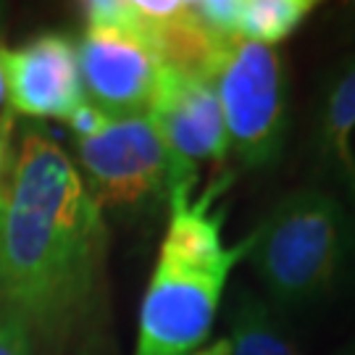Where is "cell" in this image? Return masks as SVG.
Segmentation results:
<instances>
[{
  "label": "cell",
  "instance_id": "18",
  "mask_svg": "<svg viewBox=\"0 0 355 355\" xmlns=\"http://www.w3.org/2000/svg\"><path fill=\"white\" fill-rule=\"evenodd\" d=\"M3 53H6V48H0V105H3V101H8V79H6V64H3Z\"/></svg>",
  "mask_w": 355,
  "mask_h": 355
},
{
  "label": "cell",
  "instance_id": "8",
  "mask_svg": "<svg viewBox=\"0 0 355 355\" xmlns=\"http://www.w3.org/2000/svg\"><path fill=\"white\" fill-rule=\"evenodd\" d=\"M8 108L32 119H69L85 103L76 45L69 35L42 32L3 53Z\"/></svg>",
  "mask_w": 355,
  "mask_h": 355
},
{
  "label": "cell",
  "instance_id": "4",
  "mask_svg": "<svg viewBox=\"0 0 355 355\" xmlns=\"http://www.w3.org/2000/svg\"><path fill=\"white\" fill-rule=\"evenodd\" d=\"M79 174L92 200L101 205H140L164 195L166 200L184 182L150 116H119L87 140H76Z\"/></svg>",
  "mask_w": 355,
  "mask_h": 355
},
{
  "label": "cell",
  "instance_id": "19",
  "mask_svg": "<svg viewBox=\"0 0 355 355\" xmlns=\"http://www.w3.org/2000/svg\"><path fill=\"white\" fill-rule=\"evenodd\" d=\"M340 355H355V345H350V347H347V350H343Z\"/></svg>",
  "mask_w": 355,
  "mask_h": 355
},
{
  "label": "cell",
  "instance_id": "5",
  "mask_svg": "<svg viewBox=\"0 0 355 355\" xmlns=\"http://www.w3.org/2000/svg\"><path fill=\"white\" fill-rule=\"evenodd\" d=\"M232 268H187L158 258L142 297L135 355L198 353L214 329Z\"/></svg>",
  "mask_w": 355,
  "mask_h": 355
},
{
  "label": "cell",
  "instance_id": "14",
  "mask_svg": "<svg viewBox=\"0 0 355 355\" xmlns=\"http://www.w3.org/2000/svg\"><path fill=\"white\" fill-rule=\"evenodd\" d=\"M0 355H37L29 327L13 313H0Z\"/></svg>",
  "mask_w": 355,
  "mask_h": 355
},
{
  "label": "cell",
  "instance_id": "7",
  "mask_svg": "<svg viewBox=\"0 0 355 355\" xmlns=\"http://www.w3.org/2000/svg\"><path fill=\"white\" fill-rule=\"evenodd\" d=\"M148 116L184 182L195 184L205 164L214 168L227 164V127L214 82L164 66Z\"/></svg>",
  "mask_w": 355,
  "mask_h": 355
},
{
  "label": "cell",
  "instance_id": "13",
  "mask_svg": "<svg viewBox=\"0 0 355 355\" xmlns=\"http://www.w3.org/2000/svg\"><path fill=\"white\" fill-rule=\"evenodd\" d=\"M192 11L216 37L240 40L237 24H240L242 0H200V3H192Z\"/></svg>",
  "mask_w": 355,
  "mask_h": 355
},
{
  "label": "cell",
  "instance_id": "11",
  "mask_svg": "<svg viewBox=\"0 0 355 355\" xmlns=\"http://www.w3.org/2000/svg\"><path fill=\"white\" fill-rule=\"evenodd\" d=\"M229 347V355H300L274 308L250 290H240L234 297Z\"/></svg>",
  "mask_w": 355,
  "mask_h": 355
},
{
  "label": "cell",
  "instance_id": "10",
  "mask_svg": "<svg viewBox=\"0 0 355 355\" xmlns=\"http://www.w3.org/2000/svg\"><path fill=\"white\" fill-rule=\"evenodd\" d=\"M316 166L355 214V55L327 76L313 129Z\"/></svg>",
  "mask_w": 355,
  "mask_h": 355
},
{
  "label": "cell",
  "instance_id": "2",
  "mask_svg": "<svg viewBox=\"0 0 355 355\" xmlns=\"http://www.w3.org/2000/svg\"><path fill=\"white\" fill-rule=\"evenodd\" d=\"M355 261V214L329 187L284 195L253 232L248 263L274 311H300L337 292Z\"/></svg>",
  "mask_w": 355,
  "mask_h": 355
},
{
  "label": "cell",
  "instance_id": "12",
  "mask_svg": "<svg viewBox=\"0 0 355 355\" xmlns=\"http://www.w3.org/2000/svg\"><path fill=\"white\" fill-rule=\"evenodd\" d=\"M311 11V0H242L237 37L274 48L290 37Z\"/></svg>",
  "mask_w": 355,
  "mask_h": 355
},
{
  "label": "cell",
  "instance_id": "1",
  "mask_svg": "<svg viewBox=\"0 0 355 355\" xmlns=\"http://www.w3.org/2000/svg\"><path fill=\"white\" fill-rule=\"evenodd\" d=\"M108 232L69 153L26 132L0 187V313L29 327L35 353L64 355L95 331Z\"/></svg>",
  "mask_w": 355,
  "mask_h": 355
},
{
  "label": "cell",
  "instance_id": "3",
  "mask_svg": "<svg viewBox=\"0 0 355 355\" xmlns=\"http://www.w3.org/2000/svg\"><path fill=\"white\" fill-rule=\"evenodd\" d=\"M229 150L245 168H268L282 158L290 124V76L271 45L232 40L214 76Z\"/></svg>",
  "mask_w": 355,
  "mask_h": 355
},
{
  "label": "cell",
  "instance_id": "17",
  "mask_svg": "<svg viewBox=\"0 0 355 355\" xmlns=\"http://www.w3.org/2000/svg\"><path fill=\"white\" fill-rule=\"evenodd\" d=\"M232 353V347H229V337H221V340H216L211 345H203L198 353L192 355H229Z\"/></svg>",
  "mask_w": 355,
  "mask_h": 355
},
{
  "label": "cell",
  "instance_id": "15",
  "mask_svg": "<svg viewBox=\"0 0 355 355\" xmlns=\"http://www.w3.org/2000/svg\"><path fill=\"white\" fill-rule=\"evenodd\" d=\"M108 119H111V116H105L101 108H95V105H89V103L85 101L74 114L66 119V124L74 132L76 140H87V137L98 135V132L108 124Z\"/></svg>",
  "mask_w": 355,
  "mask_h": 355
},
{
  "label": "cell",
  "instance_id": "16",
  "mask_svg": "<svg viewBox=\"0 0 355 355\" xmlns=\"http://www.w3.org/2000/svg\"><path fill=\"white\" fill-rule=\"evenodd\" d=\"M11 137H13V111L6 105V111L0 114V179H3V171H6V158H8ZM0 187H3V182H0Z\"/></svg>",
  "mask_w": 355,
  "mask_h": 355
},
{
  "label": "cell",
  "instance_id": "6",
  "mask_svg": "<svg viewBox=\"0 0 355 355\" xmlns=\"http://www.w3.org/2000/svg\"><path fill=\"white\" fill-rule=\"evenodd\" d=\"M85 101L105 116L148 114L164 61L140 26H87L76 45Z\"/></svg>",
  "mask_w": 355,
  "mask_h": 355
},
{
  "label": "cell",
  "instance_id": "9",
  "mask_svg": "<svg viewBox=\"0 0 355 355\" xmlns=\"http://www.w3.org/2000/svg\"><path fill=\"white\" fill-rule=\"evenodd\" d=\"M229 184H232V174H224L214 179L211 190H205L203 198L198 200H190L192 187H182L168 198L171 221L166 229L158 258L187 268H214L221 263H240L242 258H248L253 248V234L232 248H224L221 227H224L227 208L221 205L214 211V200L224 195Z\"/></svg>",
  "mask_w": 355,
  "mask_h": 355
}]
</instances>
